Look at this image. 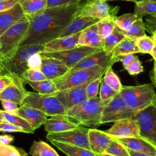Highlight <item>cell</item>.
I'll return each instance as SVG.
<instances>
[{"label":"cell","instance_id":"6da1fadb","mask_svg":"<svg viewBox=\"0 0 156 156\" xmlns=\"http://www.w3.org/2000/svg\"><path fill=\"white\" fill-rule=\"evenodd\" d=\"M80 2L46 7L36 14L26 16L29 21V28L20 46L44 44L58 38L75 18Z\"/></svg>","mask_w":156,"mask_h":156},{"label":"cell","instance_id":"7a4b0ae2","mask_svg":"<svg viewBox=\"0 0 156 156\" xmlns=\"http://www.w3.org/2000/svg\"><path fill=\"white\" fill-rule=\"evenodd\" d=\"M104 106L99 97L97 96L67 110L65 115L77 126L97 129L102 124L101 118Z\"/></svg>","mask_w":156,"mask_h":156},{"label":"cell","instance_id":"3957f363","mask_svg":"<svg viewBox=\"0 0 156 156\" xmlns=\"http://www.w3.org/2000/svg\"><path fill=\"white\" fill-rule=\"evenodd\" d=\"M44 44L20 46L11 55L0 58V74L15 75L21 78L23 74L29 69L27 60L36 52H42Z\"/></svg>","mask_w":156,"mask_h":156},{"label":"cell","instance_id":"277c9868","mask_svg":"<svg viewBox=\"0 0 156 156\" xmlns=\"http://www.w3.org/2000/svg\"><path fill=\"white\" fill-rule=\"evenodd\" d=\"M119 94L126 104L135 112L153 104L156 95L151 83L122 86Z\"/></svg>","mask_w":156,"mask_h":156},{"label":"cell","instance_id":"5b68a950","mask_svg":"<svg viewBox=\"0 0 156 156\" xmlns=\"http://www.w3.org/2000/svg\"><path fill=\"white\" fill-rule=\"evenodd\" d=\"M107 69L99 66L68 71L63 76L53 80L58 91L87 83L99 77H102Z\"/></svg>","mask_w":156,"mask_h":156},{"label":"cell","instance_id":"8992f818","mask_svg":"<svg viewBox=\"0 0 156 156\" xmlns=\"http://www.w3.org/2000/svg\"><path fill=\"white\" fill-rule=\"evenodd\" d=\"M20 105H26L38 109L48 116L57 115H65L66 109L54 94H42L36 92L27 91Z\"/></svg>","mask_w":156,"mask_h":156},{"label":"cell","instance_id":"52a82bcc","mask_svg":"<svg viewBox=\"0 0 156 156\" xmlns=\"http://www.w3.org/2000/svg\"><path fill=\"white\" fill-rule=\"evenodd\" d=\"M29 24L25 16L0 35V58L9 56L20 46L28 32Z\"/></svg>","mask_w":156,"mask_h":156},{"label":"cell","instance_id":"ba28073f","mask_svg":"<svg viewBox=\"0 0 156 156\" xmlns=\"http://www.w3.org/2000/svg\"><path fill=\"white\" fill-rule=\"evenodd\" d=\"M136 112L124 102L119 93L104 106L101 113V124L114 122L116 121L132 118Z\"/></svg>","mask_w":156,"mask_h":156},{"label":"cell","instance_id":"9c48e42d","mask_svg":"<svg viewBox=\"0 0 156 156\" xmlns=\"http://www.w3.org/2000/svg\"><path fill=\"white\" fill-rule=\"evenodd\" d=\"M133 118L138 122L140 135L156 146V105L153 103L136 112Z\"/></svg>","mask_w":156,"mask_h":156},{"label":"cell","instance_id":"30bf717a","mask_svg":"<svg viewBox=\"0 0 156 156\" xmlns=\"http://www.w3.org/2000/svg\"><path fill=\"white\" fill-rule=\"evenodd\" d=\"M119 9L118 6L111 7L104 0H86L84 3L80 2L76 16H89L100 20L108 16L116 17Z\"/></svg>","mask_w":156,"mask_h":156},{"label":"cell","instance_id":"8fae6325","mask_svg":"<svg viewBox=\"0 0 156 156\" xmlns=\"http://www.w3.org/2000/svg\"><path fill=\"white\" fill-rule=\"evenodd\" d=\"M88 130L89 129L84 126H78L75 129L62 132L48 133L46 138L49 141L55 140L90 150Z\"/></svg>","mask_w":156,"mask_h":156},{"label":"cell","instance_id":"7c38bea8","mask_svg":"<svg viewBox=\"0 0 156 156\" xmlns=\"http://www.w3.org/2000/svg\"><path fill=\"white\" fill-rule=\"evenodd\" d=\"M101 50L103 49L85 46H77L74 48L66 51L54 52H40V54L43 56L58 59L68 67L71 68L85 57Z\"/></svg>","mask_w":156,"mask_h":156},{"label":"cell","instance_id":"4fadbf2b","mask_svg":"<svg viewBox=\"0 0 156 156\" xmlns=\"http://www.w3.org/2000/svg\"><path fill=\"white\" fill-rule=\"evenodd\" d=\"M88 83L58 91L54 94L58 98L67 110L88 99L85 89Z\"/></svg>","mask_w":156,"mask_h":156},{"label":"cell","instance_id":"5bb4252c","mask_svg":"<svg viewBox=\"0 0 156 156\" xmlns=\"http://www.w3.org/2000/svg\"><path fill=\"white\" fill-rule=\"evenodd\" d=\"M112 137L126 138L140 135L137 121L134 118H127L114 122L113 125L105 131Z\"/></svg>","mask_w":156,"mask_h":156},{"label":"cell","instance_id":"9a60e30c","mask_svg":"<svg viewBox=\"0 0 156 156\" xmlns=\"http://www.w3.org/2000/svg\"><path fill=\"white\" fill-rule=\"evenodd\" d=\"M114 63L111 54H107L104 50H101L85 57L73 68H70L69 70L74 71L94 66H99L107 69L112 67Z\"/></svg>","mask_w":156,"mask_h":156},{"label":"cell","instance_id":"2e32d148","mask_svg":"<svg viewBox=\"0 0 156 156\" xmlns=\"http://www.w3.org/2000/svg\"><path fill=\"white\" fill-rule=\"evenodd\" d=\"M9 76L12 77L13 80L0 93V100L13 101L20 105L27 92L24 87L25 83L21 77L15 75Z\"/></svg>","mask_w":156,"mask_h":156},{"label":"cell","instance_id":"e0dca14e","mask_svg":"<svg viewBox=\"0 0 156 156\" xmlns=\"http://www.w3.org/2000/svg\"><path fill=\"white\" fill-rule=\"evenodd\" d=\"M41 56V66L40 71L47 79L54 80L65 74L70 68L58 59Z\"/></svg>","mask_w":156,"mask_h":156},{"label":"cell","instance_id":"ac0fdd59","mask_svg":"<svg viewBox=\"0 0 156 156\" xmlns=\"http://www.w3.org/2000/svg\"><path fill=\"white\" fill-rule=\"evenodd\" d=\"M112 138L121 143L127 149L156 155V146L149 140L140 135L126 138Z\"/></svg>","mask_w":156,"mask_h":156},{"label":"cell","instance_id":"d6986e66","mask_svg":"<svg viewBox=\"0 0 156 156\" xmlns=\"http://www.w3.org/2000/svg\"><path fill=\"white\" fill-rule=\"evenodd\" d=\"M80 32L62 37H58L44 44L43 52H54L66 51L78 46Z\"/></svg>","mask_w":156,"mask_h":156},{"label":"cell","instance_id":"ffe728a7","mask_svg":"<svg viewBox=\"0 0 156 156\" xmlns=\"http://www.w3.org/2000/svg\"><path fill=\"white\" fill-rule=\"evenodd\" d=\"M112 140L113 138L105 131L91 128L88 130L90 150L97 154L100 155L104 153Z\"/></svg>","mask_w":156,"mask_h":156},{"label":"cell","instance_id":"44dd1931","mask_svg":"<svg viewBox=\"0 0 156 156\" xmlns=\"http://www.w3.org/2000/svg\"><path fill=\"white\" fill-rule=\"evenodd\" d=\"M15 115L25 119L35 130L43 125L48 117L44 112L26 105H20Z\"/></svg>","mask_w":156,"mask_h":156},{"label":"cell","instance_id":"7402d4cb","mask_svg":"<svg viewBox=\"0 0 156 156\" xmlns=\"http://www.w3.org/2000/svg\"><path fill=\"white\" fill-rule=\"evenodd\" d=\"M26 15L19 2L12 9L0 12V35Z\"/></svg>","mask_w":156,"mask_h":156},{"label":"cell","instance_id":"603a6c76","mask_svg":"<svg viewBox=\"0 0 156 156\" xmlns=\"http://www.w3.org/2000/svg\"><path fill=\"white\" fill-rule=\"evenodd\" d=\"M43 125L48 133L62 132L75 129L78 126L70 121L66 115H54L47 118Z\"/></svg>","mask_w":156,"mask_h":156},{"label":"cell","instance_id":"cb8c5ba5","mask_svg":"<svg viewBox=\"0 0 156 156\" xmlns=\"http://www.w3.org/2000/svg\"><path fill=\"white\" fill-rule=\"evenodd\" d=\"M104 41V38L98 34L96 24H94L80 32L78 46H85L103 49Z\"/></svg>","mask_w":156,"mask_h":156},{"label":"cell","instance_id":"d4e9b609","mask_svg":"<svg viewBox=\"0 0 156 156\" xmlns=\"http://www.w3.org/2000/svg\"><path fill=\"white\" fill-rule=\"evenodd\" d=\"M99 20L89 16H76L74 20L64 29L58 37L68 36L80 32L83 29L96 24Z\"/></svg>","mask_w":156,"mask_h":156},{"label":"cell","instance_id":"484cf974","mask_svg":"<svg viewBox=\"0 0 156 156\" xmlns=\"http://www.w3.org/2000/svg\"><path fill=\"white\" fill-rule=\"evenodd\" d=\"M51 144L68 156H100L91 150L61 143L55 140H49Z\"/></svg>","mask_w":156,"mask_h":156},{"label":"cell","instance_id":"4316f807","mask_svg":"<svg viewBox=\"0 0 156 156\" xmlns=\"http://www.w3.org/2000/svg\"><path fill=\"white\" fill-rule=\"evenodd\" d=\"M139 52L140 50L136 44L135 40L125 37L113 48L111 52V55L112 58H113L119 55H124Z\"/></svg>","mask_w":156,"mask_h":156},{"label":"cell","instance_id":"83f0119b","mask_svg":"<svg viewBox=\"0 0 156 156\" xmlns=\"http://www.w3.org/2000/svg\"><path fill=\"white\" fill-rule=\"evenodd\" d=\"M26 16L36 14L47 7L46 0H19Z\"/></svg>","mask_w":156,"mask_h":156},{"label":"cell","instance_id":"f1b7e54d","mask_svg":"<svg viewBox=\"0 0 156 156\" xmlns=\"http://www.w3.org/2000/svg\"><path fill=\"white\" fill-rule=\"evenodd\" d=\"M135 14L138 18H142L144 16H156V2L149 0L138 1L135 4Z\"/></svg>","mask_w":156,"mask_h":156},{"label":"cell","instance_id":"f546056e","mask_svg":"<svg viewBox=\"0 0 156 156\" xmlns=\"http://www.w3.org/2000/svg\"><path fill=\"white\" fill-rule=\"evenodd\" d=\"M29 154L31 156H59L54 148L43 141H34Z\"/></svg>","mask_w":156,"mask_h":156},{"label":"cell","instance_id":"4dcf8cb0","mask_svg":"<svg viewBox=\"0 0 156 156\" xmlns=\"http://www.w3.org/2000/svg\"><path fill=\"white\" fill-rule=\"evenodd\" d=\"M0 113H1L4 120L14 124L15 126L22 128L24 130L25 133H34L35 130L33 129L32 126L29 124V122H28L25 119L23 118L22 117L2 110H0Z\"/></svg>","mask_w":156,"mask_h":156},{"label":"cell","instance_id":"1f68e13d","mask_svg":"<svg viewBox=\"0 0 156 156\" xmlns=\"http://www.w3.org/2000/svg\"><path fill=\"white\" fill-rule=\"evenodd\" d=\"M26 83L29 85L37 93L42 94H52L58 91V90L52 80L46 79L40 81H26Z\"/></svg>","mask_w":156,"mask_h":156},{"label":"cell","instance_id":"d6a6232c","mask_svg":"<svg viewBox=\"0 0 156 156\" xmlns=\"http://www.w3.org/2000/svg\"><path fill=\"white\" fill-rule=\"evenodd\" d=\"M124 38L125 36L121 29L115 26L113 32L104 38L103 50L107 54H111L113 48Z\"/></svg>","mask_w":156,"mask_h":156},{"label":"cell","instance_id":"836d02e7","mask_svg":"<svg viewBox=\"0 0 156 156\" xmlns=\"http://www.w3.org/2000/svg\"><path fill=\"white\" fill-rule=\"evenodd\" d=\"M125 37L129 39L136 40L137 38L145 35V26L142 18H138L130 27L126 30H121Z\"/></svg>","mask_w":156,"mask_h":156},{"label":"cell","instance_id":"e575fe53","mask_svg":"<svg viewBox=\"0 0 156 156\" xmlns=\"http://www.w3.org/2000/svg\"><path fill=\"white\" fill-rule=\"evenodd\" d=\"M115 18L113 16H108L99 20L96 23L97 32L103 38L108 36L113 30L115 24Z\"/></svg>","mask_w":156,"mask_h":156},{"label":"cell","instance_id":"d590c367","mask_svg":"<svg viewBox=\"0 0 156 156\" xmlns=\"http://www.w3.org/2000/svg\"><path fill=\"white\" fill-rule=\"evenodd\" d=\"M102 77L105 82L113 90L119 93L122 85L118 77V76L114 73L112 67L108 68Z\"/></svg>","mask_w":156,"mask_h":156},{"label":"cell","instance_id":"8d00e7d4","mask_svg":"<svg viewBox=\"0 0 156 156\" xmlns=\"http://www.w3.org/2000/svg\"><path fill=\"white\" fill-rule=\"evenodd\" d=\"M119 93L111 88L102 77L100 83V90L99 97L104 105L107 104Z\"/></svg>","mask_w":156,"mask_h":156},{"label":"cell","instance_id":"74e56055","mask_svg":"<svg viewBox=\"0 0 156 156\" xmlns=\"http://www.w3.org/2000/svg\"><path fill=\"white\" fill-rule=\"evenodd\" d=\"M137 19L138 18L134 13H125L116 17L115 24L121 30H126L128 29Z\"/></svg>","mask_w":156,"mask_h":156},{"label":"cell","instance_id":"f35d334b","mask_svg":"<svg viewBox=\"0 0 156 156\" xmlns=\"http://www.w3.org/2000/svg\"><path fill=\"white\" fill-rule=\"evenodd\" d=\"M135 42L140 53L150 54L155 46V43L152 38L147 36L146 34L137 38Z\"/></svg>","mask_w":156,"mask_h":156},{"label":"cell","instance_id":"ab89813d","mask_svg":"<svg viewBox=\"0 0 156 156\" xmlns=\"http://www.w3.org/2000/svg\"><path fill=\"white\" fill-rule=\"evenodd\" d=\"M104 153L114 156H130L127 149L113 138Z\"/></svg>","mask_w":156,"mask_h":156},{"label":"cell","instance_id":"60d3db41","mask_svg":"<svg viewBox=\"0 0 156 156\" xmlns=\"http://www.w3.org/2000/svg\"><path fill=\"white\" fill-rule=\"evenodd\" d=\"M0 156H29L22 148L0 143Z\"/></svg>","mask_w":156,"mask_h":156},{"label":"cell","instance_id":"b9f144b4","mask_svg":"<svg viewBox=\"0 0 156 156\" xmlns=\"http://www.w3.org/2000/svg\"><path fill=\"white\" fill-rule=\"evenodd\" d=\"M21 79L23 80L24 83L26 81L35 82L47 79L40 70H34L31 69H27L23 74Z\"/></svg>","mask_w":156,"mask_h":156},{"label":"cell","instance_id":"7bdbcfd3","mask_svg":"<svg viewBox=\"0 0 156 156\" xmlns=\"http://www.w3.org/2000/svg\"><path fill=\"white\" fill-rule=\"evenodd\" d=\"M102 77H99L90 82L86 87V93L88 99H92L98 96L99 85Z\"/></svg>","mask_w":156,"mask_h":156},{"label":"cell","instance_id":"ee69618b","mask_svg":"<svg viewBox=\"0 0 156 156\" xmlns=\"http://www.w3.org/2000/svg\"><path fill=\"white\" fill-rule=\"evenodd\" d=\"M40 52L34 53L29 57L27 60V66L29 69L40 70L41 66V56Z\"/></svg>","mask_w":156,"mask_h":156},{"label":"cell","instance_id":"f6af8a7d","mask_svg":"<svg viewBox=\"0 0 156 156\" xmlns=\"http://www.w3.org/2000/svg\"><path fill=\"white\" fill-rule=\"evenodd\" d=\"M138 58V56L135 55V54H127L124 55H119L112 59L114 63H116L118 62H121L124 68L126 69L127 66H129Z\"/></svg>","mask_w":156,"mask_h":156},{"label":"cell","instance_id":"bcb514c9","mask_svg":"<svg viewBox=\"0 0 156 156\" xmlns=\"http://www.w3.org/2000/svg\"><path fill=\"white\" fill-rule=\"evenodd\" d=\"M0 131L5 132H25L22 128L15 126L5 120L0 122Z\"/></svg>","mask_w":156,"mask_h":156},{"label":"cell","instance_id":"7dc6e473","mask_svg":"<svg viewBox=\"0 0 156 156\" xmlns=\"http://www.w3.org/2000/svg\"><path fill=\"white\" fill-rule=\"evenodd\" d=\"M126 69L129 73V74L136 75L143 71V67L142 66L141 62L138 58L129 66H127Z\"/></svg>","mask_w":156,"mask_h":156},{"label":"cell","instance_id":"c3c4849f","mask_svg":"<svg viewBox=\"0 0 156 156\" xmlns=\"http://www.w3.org/2000/svg\"><path fill=\"white\" fill-rule=\"evenodd\" d=\"M82 1L83 0H46L47 7L70 5Z\"/></svg>","mask_w":156,"mask_h":156},{"label":"cell","instance_id":"681fc988","mask_svg":"<svg viewBox=\"0 0 156 156\" xmlns=\"http://www.w3.org/2000/svg\"><path fill=\"white\" fill-rule=\"evenodd\" d=\"M1 104L5 111L10 113L15 114L16 110L18 109V104L15 102L7 100H0Z\"/></svg>","mask_w":156,"mask_h":156},{"label":"cell","instance_id":"f907efd6","mask_svg":"<svg viewBox=\"0 0 156 156\" xmlns=\"http://www.w3.org/2000/svg\"><path fill=\"white\" fill-rule=\"evenodd\" d=\"M145 29L151 34H152L156 30V16H149L145 19L144 22Z\"/></svg>","mask_w":156,"mask_h":156},{"label":"cell","instance_id":"816d5d0a","mask_svg":"<svg viewBox=\"0 0 156 156\" xmlns=\"http://www.w3.org/2000/svg\"><path fill=\"white\" fill-rule=\"evenodd\" d=\"M18 2L15 0H0V12L12 9Z\"/></svg>","mask_w":156,"mask_h":156},{"label":"cell","instance_id":"f5cc1de1","mask_svg":"<svg viewBox=\"0 0 156 156\" xmlns=\"http://www.w3.org/2000/svg\"><path fill=\"white\" fill-rule=\"evenodd\" d=\"M13 78L9 75L0 74V93L12 82Z\"/></svg>","mask_w":156,"mask_h":156},{"label":"cell","instance_id":"db71d44e","mask_svg":"<svg viewBox=\"0 0 156 156\" xmlns=\"http://www.w3.org/2000/svg\"><path fill=\"white\" fill-rule=\"evenodd\" d=\"M14 140L13 136L10 135H0V143L5 144H9Z\"/></svg>","mask_w":156,"mask_h":156},{"label":"cell","instance_id":"11a10c76","mask_svg":"<svg viewBox=\"0 0 156 156\" xmlns=\"http://www.w3.org/2000/svg\"><path fill=\"white\" fill-rule=\"evenodd\" d=\"M150 77L152 83V85L156 89V61L154 62V67L150 73Z\"/></svg>","mask_w":156,"mask_h":156},{"label":"cell","instance_id":"9f6ffc18","mask_svg":"<svg viewBox=\"0 0 156 156\" xmlns=\"http://www.w3.org/2000/svg\"><path fill=\"white\" fill-rule=\"evenodd\" d=\"M127 151L129 152V154L130 156H156V155L149 154H147V153H144V152H141L133 151V150H131V149H127Z\"/></svg>","mask_w":156,"mask_h":156},{"label":"cell","instance_id":"6f0895ef","mask_svg":"<svg viewBox=\"0 0 156 156\" xmlns=\"http://www.w3.org/2000/svg\"><path fill=\"white\" fill-rule=\"evenodd\" d=\"M150 54L152 57V58H154V61H156V44L154 46V48L152 49V51H151V52L150 53Z\"/></svg>","mask_w":156,"mask_h":156},{"label":"cell","instance_id":"680465c9","mask_svg":"<svg viewBox=\"0 0 156 156\" xmlns=\"http://www.w3.org/2000/svg\"><path fill=\"white\" fill-rule=\"evenodd\" d=\"M105 1H130V2H134L135 4H136L138 2V0H104Z\"/></svg>","mask_w":156,"mask_h":156},{"label":"cell","instance_id":"91938a15","mask_svg":"<svg viewBox=\"0 0 156 156\" xmlns=\"http://www.w3.org/2000/svg\"><path fill=\"white\" fill-rule=\"evenodd\" d=\"M151 37L152 38V39L154 40V42H155V43L156 44V30L154 31V33L152 34V37Z\"/></svg>","mask_w":156,"mask_h":156},{"label":"cell","instance_id":"94428289","mask_svg":"<svg viewBox=\"0 0 156 156\" xmlns=\"http://www.w3.org/2000/svg\"><path fill=\"white\" fill-rule=\"evenodd\" d=\"M100 156H114L113 155H110L108 154H106V153H103L102 154H100Z\"/></svg>","mask_w":156,"mask_h":156},{"label":"cell","instance_id":"6125c7cd","mask_svg":"<svg viewBox=\"0 0 156 156\" xmlns=\"http://www.w3.org/2000/svg\"><path fill=\"white\" fill-rule=\"evenodd\" d=\"M4 119L3 118V117H2V115H1V113H0V122L2 121H4Z\"/></svg>","mask_w":156,"mask_h":156},{"label":"cell","instance_id":"be15d7a7","mask_svg":"<svg viewBox=\"0 0 156 156\" xmlns=\"http://www.w3.org/2000/svg\"><path fill=\"white\" fill-rule=\"evenodd\" d=\"M154 103L156 105V95H155V99H154Z\"/></svg>","mask_w":156,"mask_h":156},{"label":"cell","instance_id":"e7e4bbea","mask_svg":"<svg viewBox=\"0 0 156 156\" xmlns=\"http://www.w3.org/2000/svg\"><path fill=\"white\" fill-rule=\"evenodd\" d=\"M138 1H146V0H138ZM149 1H155L156 2V0H149Z\"/></svg>","mask_w":156,"mask_h":156},{"label":"cell","instance_id":"03108f58","mask_svg":"<svg viewBox=\"0 0 156 156\" xmlns=\"http://www.w3.org/2000/svg\"><path fill=\"white\" fill-rule=\"evenodd\" d=\"M1 43H0V49H1Z\"/></svg>","mask_w":156,"mask_h":156},{"label":"cell","instance_id":"003e7915","mask_svg":"<svg viewBox=\"0 0 156 156\" xmlns=\"http://www.w3.org/2000/svg\"><path fill=\"white\" fill-rule=\"evenodd\" d=\"M15 1H19V0H15Z\"/></svg>","mask_w":156,"mask_h":156}]
</instances>
